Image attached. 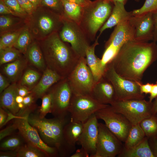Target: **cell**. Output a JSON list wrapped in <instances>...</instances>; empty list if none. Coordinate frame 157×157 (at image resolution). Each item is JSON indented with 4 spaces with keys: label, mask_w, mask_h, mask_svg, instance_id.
Here are the masks:
<instances>
[{
    "label": "cell",
    "mask_w": 157,
    "mask_h": 157,
    "mask_svg": "<svg viewBox=\"0 0 157 157\" xmlns=\"http://www.w3.org/2000/svg\"><path fill=\"white\" fill-rule=\"evenodd\" d=\"M21 32L17 31L6 33L0 39V50L13 47Z\"/></svg>",
    "instance_id": "obj_35"
},
{
    "label": "cell",
    "mask_w": 157,
    "mask_h": 157,
    "mask_svg": "<svg viewBox=\"0 0 157 157\" xmlns=\"http://www.w3.org/2000/svg\"><path fill=\"white\" fill-rule=\"evenodd\" d=\"M6 5L15 13L24 15L26 13L21 8L17 0H3Z\"/></svg>",
    "instance_id": "obj_39"
},
{
    "label": "cell",
    "mask_w": 157,
    "mask_h": 157,
    "mask_svg": "<svg viewBox=\"0 0 157 157\" xmlns=\"http://www.w3.org/2000/svg\"><path fill=\"white\" fill-rule=\"evenodd\" d=\"M119 157H154L146 136L139 143L128 149L124 148L118 155Z\"/></svg>",
    "instance_id": "obj_24"
},
{
    "label": "cell",
    "mask_w": 157,
    "mask_h": 157,
    "mask_svg": "<svg viewBox=\"0 0 157 157\" xmlns=\"http://www.w3.org/2000/svg\"><path fill=\"white\" fill-rule=\"evenodd\" d=\"M153 102L152 113L153 115H155L157 113V97L154 99Z\"/></svg>",
    "instance_id": "obj_54"
},
{
    "label": "cell",
    "mask_w": 157,
    "mask_h": 157,
    "mask_svg": "<svg viewBox=\"0 0 157 157\" xmlns=\"http://www.w3.org/2000/svg\"><path fill=\"white\" fill-rule=\"evenodd\" d=\"M27 60L35 67L43 72L47 68L46 63L42 51L39 46L36 43H31L26 52Z\"/></svg>",
    "instance_id": "obj_26"
},
{
    "label": "cell",
    "mask_w": 157,
    "mask_h": 157,
    "mask_svg": "<svg viewBox=\"0 0 157 157\" xmlns=\"http://www.w3.org/2000/svg\"><path fill=\"white\" fill-rule=\"evenodd\" d=\"M28 114L17 116L14 122L19 133L25 142L35 146L44 152L48 157H56L59 154L58 149L45 143L41 138L38 131L28 122Z\"/></svg>",
    "instance_id": "obj_11"
},
{
    "label": "cell",
    "mask_w": 157,
    "mask_h": 157,
    "mask_svg": "<svg viewBox=\"0 0 157 157\" xmlns=\"http://www.w3.org/2000/svg\"><path fill=\"white\" fill-rule=\"evenodd\" d=\"M70 2L74 3L84 7L88 4L91 1L90 0H67Z\"/></svg>",
    "instance_id": "obj_53"
},
{
    "label": "cell",
    "mask_w": 157,
    "mask_h": 157,
    "mask_svg": "<svg viewBox=\"0 0 157 157\" xmlns=\"http://www.w3.org/2000/svg\"><path fill=\"white\" fill-rule=\"evenodd\" d=\"M43 72L39 81L31 90L35 99L42 98L53 85L64 78L47 67Z\"/></svg>",
    "instance_id": "obj_19"
},
{
    "label": "cell",
    "mask_w": 157,
    "mask_h": 157,
    "mask_svg": "<svg viewBox=\"0 0 157 157\" xmlns=\"http://www.w3.org/2000/svg\"><path fill=\"white\" fill-rule=\"evenodd\" d=\"M51 88L49 92L52 97L51 113L55 117L66 118L73 95L67 78L61 80Z\"/></svg>",
    "instance_id": "obj_12"
},
{
    "label": "cell",
    "mask_w": 157,
    "mask_h": 157,
    "mask_svg": "<svg viewBox=\"0 0 157 157\" xmlns=\"http://www.w3.org/2000/svg\"><path fill=\"white\" fill-rule=\"evenodd\" d=\"M110 105L114 111L123 115L132 125L139 124L153 115L152 101L144 99L115 101Z\"/></svg>",
    "instance_id": "obj_6"
},
{
    "label": "cell",
    "mask_w": 157,
    "mask_h": 157,
    "mask_svg": "<svg viewBox=\"0 0 157 157\" xmlns=\"http://www.w3.org/2000/svg\"><path fill=\"white\" fill-rule=\"evenodd\" d=\"M0 52L1 65L13 62L20 58V52L14 47L0 50Z\"/></svg>",
    "instance_id": "obj_34"
},
{
    "label": "cell",
    "mask_w": 157,
    "mask_h": 157,
    "mask_svg": "<svg viewBox=\"0 0 157 157\" xmlns=\"http://www.w3.org/2000/svg\"><path fill=\"white\" fill-rule=\"evenodd\" d=\"M18 93L19 95L24 97L30 94L31 91L25 86L18 85Z\"/></svg>",
    "instance_id": "obj_50"
},
{
    "label": "cell",
    "mask_w": 157,
    "mask_h": 157,
    "mask_svg": "<svg viewBox=\"0 0 157 157\" xmlns=\"http://www.w3.org/2000/svg\"><path fill=\"white\" fill-rule=\"evenodd\" d=\"M157 12V0H145L140 8L132 11L133 15H139L149 13Z\"/></svg>",
    "instance_id": "obj_36"
},
{
    "label": "cell",
    "mask_w": 157,
    "mask_h": 157,
    "mask_svg": "<svg viewBox=\"0 0 157 157\" xmlns=\"http://www.w3.org/2000/svg\"><path fill=\"white\" fill-rule=\"evenodd\" d=\"M15 13L6 5L3 0H0V14L3 15L11 14L15 15Z\"/></svg>",
    "instance_id": "obj_46"
},
{
    "label": "cell",
    "mask_w": 157,
    "mask_h": 157,
    "mask_svg": "<svg viewBox=\"0 0 157 157\" xmlns=\"http://www.w3.org/2000/svg\"><path fill=\"white\" fill-rule=\"evenodd\" d=\"M139 124L148 139L157 138V116L156 115L144 119Z\"/></svg>",
    "instance_id": "obj_30"
},
{
    "label": "cell",
    "mask_w": 157,
    "mask_h": 157,
    "mask_svg": "<svg viewBox=\"0 0 157 157\" xmlns=\"http://www.w3.org/2000/svg\"><path fill=\"white\" fill-rule=\"evenodd\" d=\"M16 157H48L42 151L32 145L25 143L15 151Z\"/></svg>",
    "instance_id": "obj_32"
},
{
    "label": "cell",
    "mask_w": 157,
    "mask_h": 157,
    "mask_svg": "<svg viewBox=\"0 0 157 157\" xmlns=\"http://www.w3.org/2000/svg\"><path fill=\"white\" fill-rule=\"evenodd\" d=\"M8 112L2 108H0V128H1L7 122L8 118Z\"/></svg>",
    "instance_id": "obj_44"
},
{
    "label": "cell",
    "mask_w": 157,
    "mask_h": 157,
    "mask_svg": "<svg viewBox=\"0 0 157 157\" xmlns=\"http://www.w3.org/2000/svg\"><path fill=\"white\" fill-rule=\"evenodd\" d=\"M157 60V43L132 40L126 42L109 62L120 76L141 82L144 72Z\"/></svg>",
    "instance_id": "obj_1"
},
{
    "label": "cell",
    "mask_w": 157,
    "mask_h": 157,
    "mask_svg": "<svg viewBox=\"0 0 157 157\" xmlns=\"http://www.w3.org/2000/svg\"><path fill=\"white\" fill-rule=\"evenodd\" d=\"M40 77V74L38 72L32 69H28L22 75L19 85L25 86L31 91L38 82Z\"/></svg>",
    "instance_id": "obj_31"
},
{
    "label": "cell",
    "mask_w": 157,
    "mask_h": 157,
    "mask_svg": "<svg viewBox=\"0 0 157 157\" xmlns=\"http://www.w3.org/2000/svg\"><path fill=\"white\" fill-rule=\"evenodd\" d=\"M27 63L25 60L20 58L4 64L2 69L3 72L10 81L16 83L21 76Z\"/></svg>",
    "instance_id": "obj_25"
},
{
    "label": "cell",
    "mask_w": 157,
    "mask_h": 157,
    "mask_svg": "<svg viewBox=\"0 0 157 157\" xmlns=\"http://www.w3.org/2000/svg\"><path fill=\"white\" fill-rule=\"evenodd\" d=\"M95 114L84 123L78 143L93 157L96 151L98 135V122Z\"/></svg>",
    "instance_id": "obj_16"
},
{
    "label": "cell",
    "mask_w": 157,
    "mask_h": 157,
    "mask_svg": "<svg viewBox=\"0 0 157 157\" xmlns=\"http://www.w3.org/2000/svg\"><path fill=\"white\" fill-rule=\"evenodd\" d=\"M0 157H16L15 151H1L0 152Z\"/></svg>",
    "instance_id": "obj_52"
},
{
    "label": "cell",
    "mask_w": 157,
    "mask_h": 157,
    "mask_svg": "<svg viewBox=\"0 0 157 157\" xmlns=\"http://www.w3.org/2000/svg\"><path fill=\"white\" fill-rule=\"evenodd\" d=\"M47 67L62 77H67L78 63L80 57L58 32L47 37L40 44Z\"/></svg>",
    "instance_id": "obj_2"
},
{
    "label": "cell",
    "mask_w": 157,
    "mask_h": 157,
    "mask_svg": "<svg viewBox=\"0 0 157 157\" xmlns=\"http://www.w3.org/2000/svg\"><path fill=\"white\" fill-rule=\"evenodd\" d=\"M149 94V101L152 102L153 100L157 97V80L155 83L153 84L151 92Z\"/></svg>",
    "instance_id": "obj_51"
},
{
    "label": "cell",
    "mask_w": 157,
    "mask_h": 157,
    "mask_svg": "<svg viewBox=\"0 0 157 157\" xmlns=\"http://www.w3.org/2000/svg\"><path fill=\"white\" fill-rule=\"evenodd\" d=\"M156 115L157 116V113L156 114Z\"/></svg>",
    "instance_id": "obj_59"
},
{
    "label": "cell",
    "mask_w": 157,
    "mask_h": 157,
    "mask_svg": "<svg viewBox=\"0 0 157 157\" xmlns=\"http://www.w3.org/2000/svg\"><path fill=\"white\" fill-rule=\"evenodd\" d=\"M153 17L154 28L152 41L157 43V12L153 13Z\"/></svg>",
    "instance_id": "obj_49"
},
{
    "label": "cell",
    "mask_w": 157,
    "mask_h": 157,
    "mask_svg": "<svg viewBox=\"0 0 157 157\" xmlns=\"http://www.w3.org/2000/svg\"><path fill=\"white\" fill-rule=\"evenodd\" d=\"M112 3L109 0H95L83 7L79 25L90 42L94 40L97 33L110 16Z\"/></svg>",
    "instance_id": "obj_4"
},
{
    "label": "cell",
    "mask_w": 157,
    "mask_h": 157,
    "mask_svg": "<svg viewBox=\"0 0 157 157\" xmlns=\"http://www.w3.org/2000/svg\"><path fill=\"white\" fill-rule=\"evenodd\" d=\"M98 39L97 37L94 42L88 47L85 53L87 65L96 82L103 76L105 68L102 63L101 59L97 57L95 53V47L99 44Z\"/></svg>",
    "instance_id": "obj_22"
},
{
    "label": "cell",
    "mask_w": 157,
    "mask_h": 157,
    "mask_svg": "<svg viewBox=\"0 0 157 157\" xmlns=\"http://www.w3.org/2000/svg\"><path fill=\"white\" fill-rule=\"evenodd\" d=\"M42 104L39 109L38 116L41 118H44L48 113H51L52 109V97L49 92L45 94L42 97Z\"/></svg>",
    "instance_id": "obj_37"
},
{
    "label": "cell",
    "mask_w": 157,
    "mask_h": 157,
    "mask_svg": "<svg viewBox=\"0 0 157 157\" xmlns=\"http://www.w3.org/2000/svg\"><path fill=\"white\" fill-rule=\"evenodd\" d=\"M133 28L129 20L116 26L104 45L105 50L101 59L104 67L110 62L122 46L127 42L134 40Z\"/></svg>",
    "instance_id": "obj_8"
},
{
    "label": "cell",
    "mask_w": 157,
    "mask_h": 157,
    "mask_svg": "<svg viewBox=\"0 0 157 157\" xmlns=\"http://www.w3.org/2000/svg\"><path fill=\"white\" fill-rule=\"evenodd\" d=\"M17 130V127L14 122L13 124L8 126L6 128L1 130L0 131V140L13 135V133Z\"/></svg>",
    "instance_id": "obj_40"
},
{
    "label": "cell",
    "mask_w": 157,
    "mask_h": 157,
    "mask_svg": "<svg viewBox=\"0 0 157 157\" xmlns=\"http://www.w3.org/2000/svg\"><path fill=\"white\" fill-rule=\"evenodd\" d=\"M90 95L102 104L110 105L115 101L114 88L110 82L103 76L96 82Z\"/></svg>",
    "instance_id": "obj_18"
},
{
    "label": "cell",
    "mask_w": 157,
    "mask_h": 157,
    "mask_svg": "<svg viewBox=\"0 0 157 157\" xmlns=\"http://www.w3.org/2000/svg\"><path fill=\"white\" fill-rule=\"evenodd\" d=\"M29 123L38 131L41 138L48 145L56 148L61 156H69L72 153L64 140V128L69 121L66 118H40L31 113L28 117Z\"/></svg>",
    "instance_id": "obj_3"
},
{
    "label": "cell",
    "mask_w": 157,
    "mask_h": 157,
    "mask_svg": "<svg viewBox=\"0 0 157 157\" xmlns=\"http://www.w3.org/2000/svg\"><path fill=\"white\" fill-rule=\"evenodd\" d=\"M33 5L35 9L40 3L41 0H29Z\"/></svg>",
    "instance_id": "obj_55"
},
{
    "label": "cell",
    "mask_w": 157,
    "mask_h": 157,
    "mask_svg": "<svg viewBox=\"0 0 157 157\" xmlns=\"http://www.w3.org/2000/svg\"><path fill=\"white\" fill-rule=\"evenodd\" d=\"M1 141L0 149L2 151H16L26 143L19 133L8 136Z\"/></svg>",
    "instance_id": "obj_29"
},
{
    "label": "cell",
    "mask_w": 157,
    "mask_h": 157,
    "mask_svg": "<svg viewBox=\"0 0 157 157\" xmlns=\"http://www.w3.org/2000/svg\"><path fill=\"white\" fill-rule=\"evenodd\" d=\"M70 157H90L89 154L82 147L77 149L76 152L72 154Z\"/></svg>",
    "instance_id": "obj_48"
},
{
    "label": "cell",
    "mask_w": 157,
    "mask_h": 157,
    "mask_svg": "<svg viewBox=\"0 0 157 157\" xmlns=\"http://www.w3.org/2000/svg\"><path fill=\"white\" fill-rule=\"evenodd\" d=\"M63 24L58 33L64 42L70 45L80 57H85L86 51L90 41L78 24L66 17H62Z\"/></svg>",
    "instance_id": "obj_7"
},
{
    "label": "cell",
    "mask_w": 157,
    "mask_h": 157,
    "mask_svg": "<svg viewBox=\"0 0 157 157\" xmlns=\"http://www.w3.org/2000/svg\"><path fill=\"white\" fill-rule=\"evenodd\" d=\"M135 1L136 2H138L140 1V0H135Z\"/></svg>",
    "instance_id": "obj_58"
},
{
    "label": "cell",
    "mask_w": 157,
    "mask_h": 157,
    "mask_svg": "<svg viewBox=\"0 0 157 157\" xmlns=\"http://www.w3.org/2000/svg\"><path fill=\"white\" fill-rule=\"evenodd\" d=\"M145 137L139 124L132 125L124 142V148L128 149L135 146L140 142Z\"/></svg>",
    "instance_id": "obj_28"
},
{
    "label": "cell",
    "mask_w": 157,
    "mask_h": 157,
    "mask_svg": "<svg viewBox=\"0 0 157 157\" xmlns=\"http://www.w3.org/2000/svg\"><path fill=\"white\" fill-rule=\"evenodd\" d=\"M22 9L28 14L31 13L35 9L33 5L29 0H17Z\"/></svg>",
    "instance_id": "obj_41"
},
{
    "label": "cell",
    "mask_w": 157,
    "mask_h": 157,
    "mask_svg": "<svg viewBox=\"0 0 157 157\" xmlns=\"http://www.w3.org/2000/svg\"><path fill=\"white\" fill-rule=\"evenodd\" d=\"M31 38L30 34L27 30L21 32L13 47L18 50L20 53L26 52L31 44Z\"/></svg>",
    "instance_id": "obj_33"
},
{
    "label": "cell",
    "mask_w": 157,
    "mask_h": 157,
    "mask_svg": "<svg viewBox=\"0 0 157 157\" xmlns=\"http://www.w3.org/2000/svg\"><path fill=\"white\" fill-rule=\"evenodd\" d=\"M96 151L93 157H115L121 152L122 142L105 124L98 123Z\"/></svg>",
    "instance_id": "obj_14"
},
{
    "label": "cell",
    "mask_w": 157,
    "mask_h": 157,
    "mask_svg": "<svg viewBox=\"0 0 157 157\" xmlns=\"http://www.w3.org/2000/svg\"><path fill=\"white\" fill-rule=\"evenodd\" d=\"M83 123L70 121L65 125L63 136L67 145L73 153L83 128Z\"/></svg>",
    "instance_id": "obj_23"
},
{
    "label": "cell",
    "mask_w": 157,
    "mask_h": 157,
    "mask_svg": "<svg viewBox=\"0 0 157 157\" xmlns=\"http://www.w3.org/2000/svg\"><path fill=\"white\" fill-rule=\"evenodd\" d=\"M135 82L139 85L140 92L142 94H147L150 93L153 83H148L145 84H143L141 82Z\"/></svg>",
    "instance_id": "obj_43"
},
{
    "label": "cell",
    "mask_w": 157,
    "mask_h": 157,
    "mask_svg": "<svg viewBox=\"0 0 157 157\" xmlns=\"http://www.w3.org/2000/svg\"><path fill=\"white\" fill-rule=\"evenodd\" d=\"M24 100V97L19 95H17L16 98V101L17 104L23 103Z\"/></svg>",
    "instance_id": "obj_56"
},
{
    "label": "cell",
    "mask_w": 157,
    "mask_h": 157,
    "mask_svg": "<svg viewBox=\"0 0 157 157\" xmlns=\"http://www.w3.org/2000/svg\"><path fill=\"white\" fill-rule=\"evenodd\" d=\"M108 105L99 103L90 95L73 94L68 110L70 120L84 123L98 110Z\"/></svg>",
    "instance_id": "obj_10"
},
{
    "label": "cell",
    "mask_w": 157,
    "mask_h": 157,
    "mask_svg": "<svg viewBox=\"0 0 157 157\" xmlns=\"http://www.w3.org/2000/svg\"><path fill=\"white\" fill-rule=\"evenodd\" d=\"M73 94L90 95L96 82L88 66L85 57H81L67 77Z\"/></svg>",
    "instance_id": "obj_9"
},
{
    "label": "cell",
    "mask_w": 157,
    "mask_h": 157,
    "mask_svg": "<svg viewBox=\"0 0 157 157\" xmlns=\"http://www.w3.org/2000/svg\"><path fill=\"white\" fill-rule=\"evenodd\" d=\"M12 19L7 16H1L0 17V28L1 30L6 29L10 27L12 24Z\"/></svg>",
    "instance_id": "obj_42"
},
{
    "label": "cell",
    "mask_w": 157,
    "mask_h": 157,
    "mask_svg": "<svg viewBox=\"0 0 157 157\" xmlns=\"http://www.w3.org/2000/svg\"><path fill=\"white\" fill-rule=\"evenodd\" d=\"M9 81L4 76L1 74H0V93L1 94L10 85Z\"/></svg>",
    "instance_id": "obj_45"
},
{
    "label": "cell",
    "mask_w": 157,
    "mask_h": 157,
    "mask_svg": "<svg viewBox=\"0 0 157 157\" xmlns=\"http://www.w3.org/2000/svg\"><path fill=\"white\" fill-rule=\"evenodd\" d=\"M95 114L97 119L104 121L109 129L120 140L125 142L132 125L123 115L114 111L110 105Z\"/></svg>",
    "instance_id": "obj_13"
},
{
    "label": "cell",
    "mask_w": 157,
    "mask_h": 157,
    "mask_svg": "<svg viewBox=\"0 0 157 157\" xmlns=\"http://www.w3.org/2000/svg\"><path fill=\"white\" fill-rule=\"evenodd\" d=\"M18 85L13 83L1 93L0 96V107L15 116H18L20 109L16 101L18 93Z\"/></svg>",
    "instance_id": "obj_20"
},
{
    "label": "cell",
    "mask_w": 157,
    "mask_h": 157,
    "mask_svg": "<svg viewBox=\"0 0 157 157\" xmlns=\"http://www.w3.org/2000/svg\"><path fill=\"white\" fill-rule=\"evenodd\" d=\"M65 16L80 24L83 11V7L67 0H61Z\"/></svg>",
    "instance_id": "obj_27"
},
{
    "label": "cell",
    "mask_w": 157,
    "mask_h": 157,
    "mask_svg": "<svg viewBox=\"0 0 157 157\" xmlns=\"http://www.w3.org/2000/svg\"><path fill=\"white\" fill-rule=\"evenodd\" d=\"M113 8L109 17L100 29L99 36L105 30L116 26L122 22L128 21L133 16L131 12L126 10L123 3L117 2L114 4Z\"/></svg>",
    "instance_id": "obj_21"
},
{
    "label": "cell",
    "mask_w": 157,
    "mask_h": 157,
    "mask_svg": "<svg viewBox=\"0 0 157 157\" xmlns=\"http://www.w3.org/2000/svg\"><path fill=\"white\" fill-rule=\"evenodd\" d=\"M113 4L117 2H119L122 3L124 5L126 3L128 0H109Z\"/></svg>",
    "instance_id": "obj_57"
},
{
    "label": "cell",
    "mask_w": 157,
    "mask_h": 157,
    "mask_svg": "<svg viewBox=\"0 0 157 157\" xmlns=\"http://www.w3.org/2000/svg\"><path fill=\"white\" fill-rule=\"evenodd\" d=\"M149 144L154 157H157V138L148 139Z\"/></svg>",
    "instance_id": "obj_47"
},
{
    "label": "cell",
    "mask_w": 157,
    "mask_h": 157,
    "mask_svg": "<svg viewBox=\"0 0 157 157\" xmlns=\"http://www.w3.org/2000/svg\"><path fill=\"white\" fill-rule=\"evenodd\" d=\"M153 14L149 13L133 15L129 20L134 30V40L143 42L153 41L154 28Z\"/></svg>",
    "instance_id": "obj_15"
},
{
    "label": "cell",
    "mask_w": 157,
    "mask_h": 157,
    "mask_svg": "<svg viewBox=\"0 0 157 157\" xmlns=\"http://www.w3.org/2000/svg\"><path fill=\"white\" fill-rule=\"evenodd\" d=\"M103 76L112 84L115 92V101L144 99V95L141 93L137 83L118 74L110 63L106 65Z\"/></svg>",
    "instance_id": "obj_5"
},
{
    "label": "cell",
    "mask_w": 157,
    "mask_h": 157,
    "mask_svg": "<svg viewBox=\"0 0 157 157\" xmlns=\"http://www.w3.org/2000/svg\"><path fill=\"white\" fill-rule=\"evenodd\" d=\"M38 17L35 21L36 29L43 35H49L58 32L62 25V17L50 10Z\"/></svg>",
    "instance_id": "obj_17"
},
{
    "label": "cell",
    "mask_w": 157,
    "mask_h": 157,
    "mask_svg": "<svg viewBox=\"0 0 157 157\" xmlns=\"http://www.w3.org/2000/svg\"><path fill=\"white\" fill-rule=\"evenodd\" d=\"M41 3L56 14L62 17L65 16L61 0H41Z\"/></svg>",
    "instance_id": "obj_38"
}]
</instances>
